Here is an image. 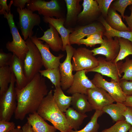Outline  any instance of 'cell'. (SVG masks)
<instances>
[{
  "mask_svg": "<svg viewBox=\"0 0 132 132\" xmlns=\"http://www.w3.org/2000/svg\"><path fill=\"white\" fill-rule=\"evenodd\" d=\"M17 107L14 113L16 120H23L26 115L37 112L48 90L44 77L39 73L23 88L15 87Z\"/></svg>",
  "mask_w": 132,
  "mask_h": 132,
  "instance_id": "cell-1",
  "label": "cell"
},
{
  "mask_svg": "<svg viewBox=\"0 0 132 132\" xmlns=\"http://www.w3.org/2000/svg\"><path fill=\"white\" fill-rule=\"evenodd\" d=\"M37 112L44 120L50 122L61 132H69L73 129L67 122L65 114L57 106L51 90L43 99Z\"/></svg>",
  "mask_w": 132,
  "mask_h": 132,
  "instance_id": "cell-2",
  "label": "cell"
},
{
  "mask_svg": "<svg viewBox=\"0 0 132 132\" xmlns=\"http://www.w3.org/2000/svg\"><path fill=\"white\" fill-rule=\"evenodd\" d=\"M28 51L24 61V72L28 83L39 73L43 66L40 52L30 38L26 41Z\"/></svg>",
  "mask_w": 132,
  "mask_h": 132,
  "instance_id": "cell-3",
  "label": "cell"
},
{
  "mask_svg": "<svg viewBox=\"0 0 132 132\" xmlns=\"http://www.w3.org/2000/svg\"><path fill=\"white\" fill-rule=\"evenodd\" d=\"M4 17L7 20L13 39L12 41H8L6 43V48L8 51L24 61L28 51L25 41L20 35L13 19V15L11 11L9 13L6 12Z\"/></svg>",
  "mask_w": 132,
  "mask_h": 132,
  "instance_id": "cell-4",
  "label": "cell"
},
{
  "mask_svg": "<svg viewBox=\"0 0 132 132\" xmlns=\"http://www.w3.org/2000/svg\"><path fill=\"white\" fill-rule=\"evenodd\" d=\"M11 80L7 91L0 96V121H9L17 107L16 95L14 84L15 76L12 71Z\"/></svg>",
  "mask_w": 132,
  "mask_h": 132,
  "instance_id": "cell-5",
  "label": "cell"
},
{
  "mask_svg": "<svg viewBox=\"0 0 132 132\" xmlns=\"http://www.w3.org/2000/svg\"><path fill=\"white\" fill-rule=\"evenodd\" d=\"M16 11L19 15L18 27L25 41L33 36V29L35 26L40 25L41 18L39 15L33 13L27 8L22 9L17 8Z\"/></svg>",
  "mask_w": 132,
  "mask_h": 132,
  "instance_id": "cell-6",
  "label": "cell"
},
{
  "mask_svg": "<svg viewBox=\"0 0 132 132\" xmlns=\"http://www.w3.org/2000/svg\"><path fill=\"white\" fill-rule=\"evenodd\" d=\"M73 71L92 69L98 65L97 58L93 55L91 50L85 47L76 49L72 57Z\"/></svg>",
  "mask_w": 132,
  "mask_h": 132,
  "instance_id": "cell-7",
  "label": "cell"
},
{
  "mask_svg": "<svg viewBox=\"0 0 132 132\" xmlns=\"http://www.w3.org/2000/svg\"><path fill=\"white\" fill-rule=\"evenodd\" d=\"M27 8L33 12L38 11L39 14L44 17L56 18H63L58 1L56 0L46 1L43 0H30L26 4Z\"/></svg>",
  "mask_w": 132,
  "mask_h": 132,
  "instance_id": "cell-8",
  "label": "cell"
},
{
  "mask_svg": "<svg viewBox=\"0 0 132 132\" xmlns=\"http://www.w3.org/2000/svg\"><path fill=\"white\" fill-rule=\"evenodd\" d=\"M91 81L96 87L102 88L106 91L115 102L123 103L125 100L127 96L122 91L120 82L112 79L110 82H108L98 73L95 74Z\"/></svg>",
  "mask_w": 132,
  "mask_h": 132,
  "instance_id": "cell-9",
  "label": "cell"
},
{
  "mask_svg": "<svg viewBox=\"0 0 132 132\" xmlns=\"http://www.w3.org/2000/svg\"><path fill=\"white\" fill-rule=\"evenodd\" d=\"M76 49L71 45L66 47V57L64 62L60 63L59 67L61 76V86L64 90L68 89L72 85L73 81L71 59Z\"/></svg>",
  "mask_w": 132,
  "mask_h": 132,
  "instance_id": "cell-10",
  "label": "cell"
},
{
  "mask_svg": "<svg viewBox=\"0 0 132 132\" xmlns=\"http://www.w3.org/2000/svg\"><path fill=\"white\" fill-rule=\"evenodd\" d=\"M30 38L40 52L43 65L45 69L59 67L60 63V60L64 55L60 54L58 56L53 55L50 51L49 45L46 43L44 44L42 41L38 39L36 34Z\"/></svg>",
  "mask_w": 132,
  "mask_h": 132,
  "instance_id": "cell-11",
  "label": "cell"
},
{
  "mask_svg": "<svg viewBox=\"0 0 132 132\" xmlns=\"http://www.w3.org/2000/svg\"><path fill=\"white\" fill-rule=\"evenodd\" d=\"M97 59L98 61V66L92 69L86 70V73L97 72L120 82V78L122 76L120 74L119 70L123 62L120 61L115 63L112 61H107L105 58L100 56Z\"/></svg>",
  "mask_w": 132,
  "mask_h": 132,
  "instance_id": "cell-12",
  "label": "cell"
},
{
  "mask_svg": "<svg viewBox=\"0 0 132 132\" xmlns=\"http://www.w3.org/2000/svg\"><path fill=\"white\" fill-rule=\"evenodd\" d=\"M86 95L92 109L95 110H101L105 106L115 102L106 91L97 87L88 89Z\"/></svg>",
  "mask_w": 132,
  "mask_h": 132,
  "instance_id": "cell-13",
  "label": "cell"
},
{
  "mask_svg": "<svg viewBox=\"0 0 132 132\" xmlns=\"http://www.w3.org/2000/svg\"><path fill=\"white\" fill-rule=\"evenodd\" d=\"M120 47L118 38L103 39L102 43L99 47L94 48L91 51L95 56L100 54L106 57L105 59L108 61L113 62L118 56L120 50Z\"/></svg>",
  "mask_w": 132,
  "mask_h": 132,
  "instance_id": "cell-14",
  "label": "cell"
},
{
  "mask_svg": "<svg viewBox=\"0 0 132 132\" xmlns=\"http://www.w3.org/2000/svg\"><path fill=\"white\" fill-rule=\"evenodd\" d=\"M86 70L76 72L73 76V83L66 91L68 94L78 93L87 95L88 89L96 87L86 76Z\"/></svg>",
  "mask_w": 132,
  "mask_h": 132,
  "instance_id": "cell-15",
  "label": "cell"
},
{
  "mask_svg": "<svg viewBox=\"0 0 132 132\" xmlns=\"http://www.w3.org/2000/svg\"><path fill=\"white\" fill-rule=\"evenodd\" d=\"M104 27L99 23H93L82 25L73 29V32L69 35V41L70 45L78 44L79 41L85 37L93 33L104 32Z\"/></svg>",
  "mask_w": 132,
  "mask_h": 132,
  "instance_id": "cell-16",
  "label": "cell"
},
{
  "mask_svg": "<svg viewBox=\"0 0 132 132\" xmlns=\"http://www.w3.org/2000/svg\"><path fill=\"white\" fill-rule=\"evenodd\" d=\"M44 21L53 26L60 35L63 41V48L62 51L65 50L66 47L67 45H71L69 39V35L73 31V29H67L64 25L65 19L63 18H55L54 17H43Z\"/></svg>",
  "mask_w": 132,
  "mask_h": 132,
  "instance_id": "cell-17",
  "label": "cell"
},
{
  "mask_svg": "<svg viewBox=\"0 0 132 132\" xmlns=\"http://www.w3.org/2000/svg\"><path fill=\"white\" fill-rule=\"evenodd\" d=\"M83 10L77 16V22L79 23L94 19L100 12L96 0H84Z\"/></svg>",
  "mask_w": 132,
  "mask_h": 132,
  "instance_id": "cell-18",
  "label": "cell"
},
{
  "mask_svg": "<svg viewBox=\"0 0 132 132\" xmlns=\"http://www.w3.org/2000/svg\"><path fill=\"white\" fill-rule=\"evenodd\" d=\"M9 66L16 78L15 87L20 89L22 88L28 83L24 73L23 60L13 54Z\"/></svg>",
  "mask_w": 132,
  "mask_h": 132,
  "instance_id": "cell-19",
  "label": "cell"
},
{
  "mask_svg": "<svg viewBox=\"0 0 132 132\" xmlns=\"http://www.w3.org/2000/svg\"><path fill=\"white\" fill-rule=\"evenodd\" d=\"M49 28L44 32V35L38 39L45 41L53 51L58 52L62 50L63 43L61 37L53 26L49 24Z\"/></svg>",
  "mask_w": 132,
  "mask_h": 132,
  "instance_id": "cell-20",
  "label": "cell"
},
{
  "mask_svg": "<svg viewBox=\"0 0 132 132\" xmlns=\"http://www.w3.org/2000/svg\"><path fill=\"white\" fill-rule=\"evenodd\" d=\"M27 119L33 132H56L57 131L55 127L48 124L37 112L29 114Z\"/></svg>",
  "mask_w": 132,
  "mask_h": 132,
  "instance_id": "cell-21",
  "label": "cell"
},
{
  "mask_svg": "<svg viewBox=\"0 0 132 132\" xmlns=\"http://www.w3.org/2000/svg\"><path fill=\"white\" fill-rule=\"evenodd\" d=\"M67 12L64 24L71 26L77 22V16L81 12L82 6L80 2L81 0H65Z\"/></svg>",
  "mask_w": 132,
  "mask_h": 132,
  "instance_id": "cell-22",
  "label": "cell"
},
{
  "mask_svg": "<svg viewBox=\"0 0 132 132\" xmlns=\"http://www.w3.org/2000/svg\"><path fill=\"white\" fill-rule=\"evenodd\" d=\"M71 105L79 112L84 114L92 111V109L86 95L76 93L72 95Z\"/></svg>",
  "mask_w": 132,
  "mask_h": 132,
  "instance_id": "cell-23",
  "label": "cell"
},
{
  "mask_svg": "<svg viewBox=\"0 0 132 132\" xmlns=\"http://www.w3.org/2000/svg\"><path fill=\"white\" fill-rule=\"evenodd\" d=\"M127 107L122 103L116 102L107 105L103 107L102 110L109 114L115 122L125 120L123 114Z\"/></svg>",
  "mask_w": 132,
  "mask_h": 132,
  "instance_id": "cell-24",
  "label": "cell"
},
{
  "mask_svg": "<svg viewBox=\"0 0 132 132\" xmlns=\"http://www.w3.org/2000/svg\"><path fill=\"white\" fill-rule=\"evenodd\" d=\"M122 17L116 11L110 7L105 20L108 24L114 29L121 31L130 32L129 28L122 22Z\"/></svg>",
  "mask_w": 132,
  "mask_h": 132,
  "instance_id": "cell-25",
  "label": "cell"
},
{
  "mask_svg": "<svg viewBox=\"0 0 132 132\" xmlns=\"http://www.w3.org/2000/svg\"><path fill=\"white\" fill-rule=\"evenodd\" d=\"M65 112L68 124L75 131L79 128L84 119L88 117L85 114L80 113L72 107H69Z\"/></svg>",
  "mask_w": 132,
  "mask_h": 132,
  "instance_id": "cell-26",
  "label": "cell"
},
{
  "mask_svg": "<svg viewBox=\"0 0 132 132\" xmlns=\"http://www.w3.org/2000/svg\"><path fill=\"white\" fill-rule=\"evenodd\" d=\"M99 21L105 30L103 33V35L105 36L107 38H111L115 37L122 38L127 39L132 43V32L121 31L112 28L103 17H101Z\"/></svg>",
  "mask_w": 132,
  "mask_h": 132,
  "instance_id": "cell-27",
  "label": "cell"
},
{
  "mask_svg": "<svg viewBox=\"0 0 132 132\" xmlns=\"http://www.w3.org/2000/svg\"><path fill=\"white\" fill-rule=\"evenodd\" d=\"M54 100L57 106L63 112H65L71 105L72 96L66 95L61 86L55 88L53 94Z\"/></svg>",
  "mask_w": 132,
  "mask_h": 132,
  "instance_id": "cell-28",
  "label": "cell"
},
{
  "mask_svg": "<svg viewBox=\"0 0 132 132\" xmlns=\"http://www.w3.org/2000/svg\"><path fill=\"white\" fill-rule=\"evenodd\" d=\"M118 39L120 48L118 56L113 62L115 63L129 55H132V43L129 40L123 38H118Z\"/></svg>",
  "mask_w": 132,
  "mask_h": 132,
  "instance_id": "cell-29",
  "label": "cell"
},
{
  "mask_svg": "<svg viewBox=\"0 0 132 132\" xmlns=\"http://www.w3.org/2000/svg\"><path fill=\"white\" fill-rule=\"evenodd\" d=\"M11 71L9 66L0 67V96L8 89L11 80Z\"/></svg>",
  "mask_w": 132,
  "mask_h": 132,
  "instance_id": "cell-30",
  "label": "cell"
},
{
  "mask_svg": "<svg viewBox=\"0 0 132 132\" xmlns=\"http://www.w3.org/2000/svg\"><path fill=\"white\" fill-rule=\"evenodd\" d=\"M39 73L42 76H43L49 79L54 85L55 88L61 86V76L59 67L54 68L41 70Z\"/></svg>",
  "mask_w": 132,
  "mask_h": 132,
  "instance_id": "cell-31",
  "label": "cell"
},
{
  "mask_svg": "<svg viewBox=\"0 0 132 132\" xmlns=\"http://www.w3.org/2000/svg\"><path fill=\"white\" fill-rule=\"evenodd\" d=\"M103 113L102 110H96L90 121L83 128L79 131L72 130L69 132H98L99 125L97 120Z\"/></svg>",
  "mask_w": 132,
  "mask_h": 132,
  "instance_id": "cell-32",
  "label": "cell"
},
{
  "mask_svg": "<svg viewBox=\"0 0 132 132\" xmlns=\"http://www.w3.org/2000/svg\"><path fill=\"white\" fill-rule=\"evenodd\" d=\"M125 59V61L122 64L119 70L121 75L124 73L120 79L132 81V59H130L127 57Z\"/></svg>",
  "mask_w": 132,
  "mask_h": 132,
  "instance_id": "cell-33",
  "label": "cell"
},
{
  "mask_svg": "<svg viewBox=\"0 0 132 132\" xmlns=\"http://www.w3.org/2000/svg\"><path fill=\"white\" fill-rule=\"evenodd\" d=\"M132 126L125 120L120 121L109 128L103 130L101 132H127Z\"/></svg>",
  "mask_w": 132,
  "mask_h": 132,
  "instance_id": "cell-34",
  "label": "cell"
},
{
  "mask_svg": "<svg viewBox=\"0 0 132 132\" xmlns=\"http://www.w3.org/2000/svg\"><path fill=\"white\" fill-rule=\"evenodd\" d=\"M110 7L120 12L124 20V12L126 8L132 4V0H114Z\"/></svg>",
  "mask_w": 132,
  "mask_h": 132,
  "instance_id": "cell-35",
  "label": "cell"
},
{
  "mask_svg": "<svg viewBox=\"0 0 132 132\" xmlns=\"http://www.w3.org/2000/svg\"><path fill=\"white\" fill-rule=\"evenodd\" d=\"M98 5L100 12L103 16L107 17L109 10L113 0H96Z\"/></svg>",
  "mask_w": 132,
  "mask_h": 132,
  "instance_id": "cell-36",
  "label": "cell"
},
{
  "mask_svg": "<svg viewBox=\"0 0 132 132\" xmlns=\"http://www.w3.org/2000/svg\"><path fill=\"white\" fill-rule=\"evenodd\" d=\"M13 54L6 53L1 49L0 50V67L9 66L12 59Z\"/></svg>",
  "mask_w": 132,
  "mask_h": 132,
  "instance_id": "cell-37",
  "label": "cell"
},
{
  "mask_svg": "<svg viewBox=\"0 0 132 132\" xmlns=\"http://www.w3.org/2000/svg\"><path fill=\"white\" fill-rule=\"evenodd\" d=\"M120 83L122 90L126 96L132 95V81L120 79Z\"/></svg>",
  "mask_w": 132,
  "mask_h": 132,
  "instance_id": "cell-38",
  "label": "cell"
},
{
  "mask_svg": "<svg viewBox=\"0 0 132 132\" xmlns=\"http://www.w3.org/2000/svg\"><path fill=\"white\" fill-rule=\"evenodd\" d=\"M15 127V123L13 122L0 121V132H10Z\"/></svg>",
  "mask_w": 132,
  "mask_h": 132,
  "instance_id": "cell-39",
  "label": "cell"
},
{
  "mask_svg": "<svg viewBox=\"0 0 132 132\" xmlns=\"http://www.w3.org/2000/svg\"><path fill=\"white\" fill-rule=\"evenodd\" d=\"M103 41L102 40H98L86 38L82 39L79 41L77 45H80L81 44H84L87 46H88L92 47L94 46L97 44H101Z\"/></svg>",
  "mask_w": 132,
  "mask_h": 132,
  "instance_id": "cell-40",
  "label": "cell"
},
{
  "mask_svg": "<svg viewBox=\"0 0 132 132\" xmlns=\"http://www.w3.org/2000/svg\"><path fill=\"white\" fill-rule=\"evenodd\" d=\"M7 0H0V14H4L6 12L9 13L11 11V5L13 4L12 0H11L8 5L7 4Z\"/></svg>",
  "mask_w": 132,
  "mask_h": 132,
  "instance_id": "cell-41",
  "label": "cell"
},
{
  "mask_svg": "<svg viewBox=\"0 0 132 132\" xmlns=\"http://www.w3.org/2000/svg\"><path fill=\"white\" fill-rule=\"evenodd\" d=\"M123 115L125 120L132 126V107H127Z\"/></svg>",
  "mask_w": 132,
  "mask_h": 132,
  "instance_id": "cell-42",
  "label": "cell"
},
{
  "mask_svg": "<svg viewBox=\"0 0 132 132\" xmlns=\"http://www.w3.org/2000/svg\"><path fill=\"white\" fill-rule=\"evenodd\" d=\"M129 9L131 11V14L130 16L124 15V20L125 19L130 29V32H132V4L130 5Z\"/></svg>",
  "mask_w": 132,
  "mask_h": 132,
  "instance_id": "cell-43",
  "label": "cell"
},
{
  "mask_svg": "<svg viewBox=\"0 0 132 132\" xmlns=\"http://www.w3.org/2000/svg\"><path fill=\"white\" fill-rule=\"evenodd\" d=\"M13 5L14 6L21 9L24 8L26 4L28 3L30 0H12Z\"/></svg>",
  "mask_w": 132,
  "mask_h": 132,
  "instance_id": "cell-44",
  "label": "cell"
},
{
  "mask_svg": "<svg viewBox=\"0 0 132 132\" xmlns=\"http://www.w3.org/2000/svg\"><path fill=\"white\" fill-rule=\"evenodd\" d=\"M103 32H100L96 33L86 36L87 38L92 39L98 40H102Z\"/></svg>",
  "mask_w": 132,
  "mask_h": 132,
  "instance_id": "cell-45",
  "label": "cell"
},
{
  "mask_svg": "<svg viewBox=\"0 0 132 132\" xmlns=\"http://www.w3.org/2000/svg\"><path fill=\"white\" fill-rule=\"evenodd\" d=\"M23 132H33L31 125L27 122L22 127Z\"/></svg>",
  "mask_w": 132,
  "mask_h": 132,
  "instance_id": "cell-46",
  "label": "cell"
},
{
  "mask_svg": "<svg viewBox=\"0 0 132 132\" xmlns=\"http://www.w3.org/2000/svg\"><path fill=\"white\" fill-rule=\"evenodd\" d=\"M123 103L126 107H132V95L127 96L125 100Z\"/></svg>",
  "mask_w": 132,
  "mask_h": 132,
  "instance_id": "cell-47",
  "label": "cell"
},
{
  "mask_svg": "<svg viewBox=\"0 0 132 132\" xmlns=\"http://www.w3.org/2000/svg\"><path fill=\"white\" fill-rule=\"evenodd\" d=\"M10 132H23L22 128L19 126H18L16 128H15Z\"/></svg>",
  "mask_w": 132,
  "mask_h": 132,
  "instance_id": "cell-48",
  "label": "cell"
},
{
  "mask_svg": "<svg viewBox=\"0 0 132 132\" xmlns=\"http://www.w3.org/2000/svg\"><path fill=\"white\" fill-rule=\"evenodd\" d=\"M129 132H132V126L131 128L129 130Z\"/></svg>",
  "mask_w": 132,
  "mask_h": 132,
  "instance_id": "cell-49",
  "label": "cell"
}]
</instances>
